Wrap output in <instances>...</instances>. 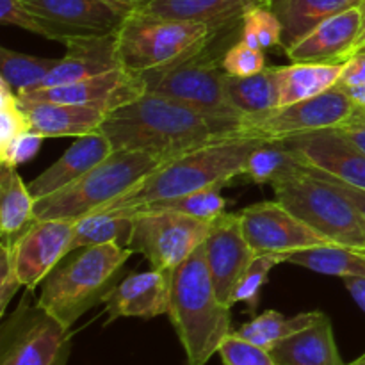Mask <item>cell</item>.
Masks as SVG:
<instances>
[{
	"mask_svg": "<svg viewBox=\"0 0 365 365\" xmlns=\"http://www.w3.org/2000/svg\"><path fill=\"white\" fill-rule=\"evenodd\" d=\"M342 280H344V285L349 294H351V298L355 299L356 305L365 314V277H348L342 278Z\"/></svg>",
	"mask_w": 365,
	"mask_h": 365,
	"instance_id": "45",
	"label": "cell"
},
{
	"mask_svg": "<svg viewBox=\"0 0 365 365\" xmlns=\"http://www.w3.org/2000/svg\"><path fill=\"white\" fill-rule=\"evenodd\" d=\"M269 353L277 365H346L327 314H321L310 327L282 339Z\"/></svg>",
	"mask_w": 365,
	"mask_h": 365,
	"instance_id": "24",
	"label": "cell"
},
{
	"mask_svg": "<svg viewBox=\"0 0 365 365\" xmlns=\"http://www.w3.org/2000/svg\"><path fill=\"white\" fill-rule=\"evenodd\" d=\"M227 96L232 107L241 116H253L280 107V86L277 66L264 68L248 77H234L227 73Z\"/></svg>",
	"mask_w": 365,
	"mask_h": 365,
	"instance_id": "28",
	"label": "cell"
},
{
	"mask_svg": "<svg viewBox=\"0 0 365 365\" xmlns=\"http://www.w3.org/2000/svg\"><path fill=\"white\" fill-rule=\"evenodd\" d=\"M356 109H359V113L362 114V116H365V109H362V107H356Z\"/></svg>",
	"mask_w": 365,
	"mask_h": 365,
	"instance_id": "50",
	"label": "cell"
},
{
	"mask_svg": "<svg viewBox=\"0 0 365 365\" xmlns=\"http://www.w3.org/2000/svg\"><path fill=\"white\" fill-rule=\"evenodd\" d=\"M57 63L59 59L29 56V53L14 52L2 46L0 48V78L7 82L16 95H21V93L38 89Z\"/></svg>",
	"mask_w": 365,
	"mask_h": 365,
	"instance_id": "33",
	"label": "cell"
},
{
	"mask_svg": "<svg viewBox=\"0 0 365 365\" xmlns=\"http://www.w3.org/2000/svg\"><path fill=\"white\" fill-rule=\"evenodd\" d=\"M38 16L45 38L68 43L71 39L102 38L118 32L125 11L106 0H24Z\"/></svg>",
	"mask_w": 365,
	"mask_h": 365,
	"instance_id": "12",
	"label": "cell"
},
{
	"mask_svg": "<svg viewBox=\"0 0 365 365\" xmlns=\"http://www.w3.org/2000/svg\"><path fill=\"white\" fill-rule=\"evenodd\" d=\"M360 29V6L328 18L312 32L287 46L292 63H344Z\"/></svg>",
	"mask_w": 365,
	"mask_h": 365,
	"instance_id": "19",
	"label": "cell"
},
{
	"mask_svg": "<svg viewBox=\"0 0 365 365\" xmlns=\"http://www.w3.org/2000/svg\"><path fill=\"white\" fill-rule=\"evenodd\" d=\"M223 185H214V187L203 189V191L191 192L185 196H177L170 200H159V202L145 203V205L134 207L128 210H116L114 214L121 216H130L135 212H146V210H170V212H182L187 216L200 217V220L212 221L225 212L227 202L221 196Z\"/></svg>",
	"mask_w": 365,
	"mask_h": 365,
	"instance_id": "34",
	"label": "cell"
},
{
	"mask_svg": "<svg viewBox=\"0 0 365 365\" xmlns=\"http://www.w3.org/2000/svg\"><path fill=\"white\" fill-rule=\"evenodd\" d=\"M166 163L145 152L114 150L103 163L68 187L36 202V220L77 221L134 189L146 175Z\"/></svg>",
	"mask_w": 365,
	"mask_h": 365,
	"instance_id": "6",
	"label": "cell"
},
{
	"mask_svg": "<svg viewBox=\"0 0 365 365\" xmlns=\"http://www.w3.org/2000/svg\"><path fill=\"white\" fill-rule=\"evenodd\" d=\"M278 264H282V260L277 255H255L235 289L234 303H246L250 312H255L260 302V291L266 285L271 269Z\"/></svg>",
	"mask_w": 365,
	"mask_h": 365,
	"instance_id": "36",
	"label": "cell"
},
{
	"mask_svg": "<svg viewBox=\"0 0 365 365\" xmlns=\"http://www.w3.org/2000/svg\"><path fill=\"white\" fill-rule=\"evenodd\" d=\"M134 217L128 246L141 253L152 269L175 271L205 241L212 221L170 210H146Z\"/></svg>",
	"mask_w": 365,
	"mask_h": 365,
	"instance_id": "10",
	"label": "cell"
},
{
	"mask_svg": "<svg viewBox=\"0 0 365 365\" xmlns=\"http://www.w3.org/2000/svg\"><path fill=\"white\" fill-rule=\"evenodd\" d=\"M305 170V164L282 141H266L246 160L242 175L253 184H277Z\"/></svg>",
	"mask_w": 365,
	"mask_h": 365,
	"instance_id": "31",
	"label": "cell"
},
{
	"mask_svg": "<svg viewBox=\"0 0 365 365\" xmlns=\"http://www.w3.org/2000/svg\"><path fill=\"white\" fill-rule=\"evenodd\" d=\"M29 292L0 328V365H66L70 328L36 303Z\"/></svg>",
	"mask_w": 365,
	"mask_h": 365,
	"instance_id": "9",
	"label": "cell"
},
{
	"mask_svg": "<svg viewBox=\"0 0 365 365\" xmlns=\"http://www.w3.org/2000/svg\"><path fill=\"white\" fill-rule=\"evenodd\" d=\"M344 63H292L277 66L280 107L323 95L341 81Z\"/></svg>",
	"mask_w": 365,
	"mask_h": 365,
	"instance_id": "27",
	"label": "cell"
},
{
	"mask_svg": "<svg viewBox=\"0 0 365 365\" xmlns=\"http://www.w3.org/2000/svg\"><path fill=\"white\" fill-rule=\"evenodd\" d=\"M214 34L209 25L138 11L128 14L118 29V61L123 70L134 75L164 70L202 52Z\"/></svg>",
	"mask_w": 365,
	"mask_h": 365,
	"instance_id": "5",
	"label": "cell"
},
{
	"mask_svg": "<svg viewBox=\"0 0 365 365\" xmlns=\"http://www.w3.org/2000/svg\"><path fill=\"white\" fill-rule=\"evenodd\" d=\"M282 262L307 267L328 277H365V252L339 245H321L285 253Z\"/></svg>",
	"mask_w": 365,
	"mask_h": 365,
	"instance_id": "29",
	"label": "cell"
},
{
	"mask_svg": "<svg viewBox=\"0 0 365 365\" xmlns=\"http://www.w3.org/2000/svg\"><path fill=\"white\" fill-rule=\"evenodd\" d=\"M36 200L16 168L0 164V245L11 246L32 223Z\"/></svg>",
	"mask_w": 365,
	"mask_h": 365,
	"instance_id": "26",
	"label": "cell"
},
{
	"mask_svg": "<svg viewBox=\"0 0 365 365\" xmlns=\"http://www.w3.org/2000/svg\"><path fill=\"white\" fill-rule=\"evenodd\" d=\"M242 21V20H241ZM241 32V24L217 31L209 45L196 56L164 68L143 73L146 93L178 100L189 107L216 116H241L227 96V71L221 66L228 39Z\"/></svg>",
	"mask_w": 365,
	"mask_h": 365,
	"instance_id": "7",
	"label": "cell"
},
{
	"mask_svg": "<svg viewBox=\"0 0 365 365\" xmlns=\"http://www.w3.org/2000/svg\"><path fill=\"white\" fill-rule=\"evenodd\" d=\"M27 130H31V125L20 96L0 78V148Z\"/></svg>",
	"mask_w": 365,
	"mask_h": 365,
	"instance_id": "37",
	"label": "cell"
},
{
	"mask_svg": "<svg viewBox=\"0 0 365 365\" xmlns=\"http://www.w3.org/2000/svg\"><path fill=\"white\" fill-rule=\"evenodd\" d=\"M305 166L324 171L353 187L365 191V152L349 141L339 128L309 132L282 139Z\"/></svg>",
	"mask_w": 365,
	"mask_h": 365,
	"instance_id": "17",
	"label": "cell"
},
{
	"mask_svg": "<svg viewBox=\"0 0 365 365\" xmlns=\"http://www.w3.org/2000/svg\"><path fill=\"white\" fill-rule=\"evenodd\" d=\"M364 50H365V48H364Z\"/></svg>",
	"mask_w": 365,
	"mask_h": 365,
	"instance_id": "51",
	"label": "cell"
},
{
	"mask_svg": "<svg viewBox=\"0 0 365 365\" xmlns=\"http://www.w3.org/2000/svg\"><path fill=\"white\" fill-rule=\"evenodd\" d=\"M264 143L266 139L239 134L166 160L146 175L134 189L96 212L128 210L145 203L191 195L214 185H227L242 175L246 160Z\"/></svg>",
	"mask_w": 365,
	"mask_h": 365,
	"instance_id": "2",
	"label": "cell"
},
{
	"mask_svg": "<svg viewBox=\"0 0 365 365\" xmlns=\"http://www.w3.org/2000/svg\"><path fill=\"white\" fill-rule=\"evenodd\" d=\"M239 214L242 220V234L255 255H277L282 260L285 253L296 250L334 245L305 221L296 217L278 200L255 203Z\"/></svg>",
	"mask_w": 365,
	"mask_h": 365,
	"instance_id": "13",
	"label": "cell"
},
{
	"mask_svg": "<svg viewBox=\"0 0 365 365\" xmlns=\"http://www.w3.org/2000/svg\"><path fill=\"white\" fill-rule=\"evenodd\" d=\"M221 66L228 75L234 77H248L255 75L266 68V59H264V50L255 48L246 41L239 39L234 45L228 46L221 59Z\"/></svg>",
	"mask_w": 365,
	"mask_h": 365,
	"instance_id": "38",
	"label": "cell"
},
{
	"mask_svg": "<svg viewBox=\"0 0 365 365\" xmlns=\"http://www.w3.org/2000/svg\"><path fill=\"white\" fill-rule=\"evenodd\" d=\"M241 39L255 48H273L284 46V32L277 14L262 4L255 6L242 16Z\"/></svg>",
	"mask_w": 365,
	"mask_h": 365,
	"instance_id": "35",
	"label": "cell"
},
{
	"mask_svg": "<svg viewBox=\"0 0 365 365\" xmlns=\"http://www.w3.org/2000/svg\"><path fill=\"white\" fill-rule=\"evenodd\" d=\"M362 2L364 0H266V6L280 20L284 48H287L305 38L324 20Z\"/></svg>",
	"mask_w": 365,
	"mask_h": 365,
	"instance_id": "25",
	"label": "cell"
},
{
	"mask_svg": "<svg viewBox=\"0 0 365 365\" xmlns=\"http://www.w3.org/2000/svg\"><path fill=\"white\" fill-rule=\"evenodd\" d=\"M217 355L223 365H277L267 349L245 341L234 331L225 339Z\"/></svg>",
	"mask_w": 365,
	"mask_h": 365,
	"instance_id": "39",
	"label": "cell"
},
{
	"mask_svg": "<svg viewBox=\"0 0 365 365\" xmlns=\"http://www.w3.org/2000/svg\"><path fill=\"white\" fill-rule=\"evenodd\" d=\"M132 253L130 246L116 242L77 250L43 280L36 303L71 330L88 310L103 303Z\"/></svg>",
	"mask_w": 365,
	"mask_h": 365,
	"instance_id": "4",
	"label": "cell"
},
{
	"mask_svg": "<svg viewBox=\"0 0 365 365\" xmlns=\"http://www.w3.org/2000/svg\"><path fill=\"white\" fill-rule=\"evenodd\" d=\"M0 20H2L4 25L20 27L24 31L45 38V31H43L38 16L29 9L24 0H0Z\"/></svg>",
	"mask_w": 365,
	"mask_h": 365,
	"instance_id": "41",
	"label": "cell"
},
{
	"mask_svg": "<svg viewBox=\"0 0 365 365\" xmlns=\"http://www.w3.org/2000/svg\"><path fill=\"white\" fill-rule=\"evenodd\" d=\"M274 196L327 241L365 252V220L335 185L305 166L273 184Z\"/></svg>",
	"mask_w": 365,
	"mask_h": 365,
	"instance_id": "8",
	"label": "cell"
},
{
	"mask_svg": "<svg viewBox=\"0 0 365 365\" xmlns=\"http://www.w3.org/2000/svg\"><path fill=\"white\" fill-rule=\"evenodd\" d=\"M21 100L31 130L50 138H82L98 132L107 114L88 106Z\"/></svg>",
	"mask_w": 365,
	"mask_h": 365,
	"instance_id": "22",
	"label": "cell"
},
{
	"mask_svg": "<svg viewBox=\"0 0 365 365\" xmlns=\"http://www.w3.org/2000/svg\"><path fill=\"white\" fill-rule=\"evenodd\" d=\"M364 48H365V0L360 4V29H359V36H356L355 43H353L351 52H349V57L355 56V53H359V52H362Z\"/></svg>",
	"mask_w": 365,
	"mask_h": 365,
	"instance_id": "47",
	"label": "cell"
},
{
	"mask_svg": "<svg viewBox=\"0 0 365 365\" xmlns=\"http://www.w3.org/2000/svg\"><path fill=\"white\" fill-rule=\"evenodd\" d=\"M145 93L146 86L141 75L128 73L123 68H116V70L106 71L95 77L71 82V84L32 89L18 96L24 100H38V102L88 106L109 114L141 98Z\"/></svg>",
	"mask_w": 365,
	"mask_h": 365,
	"instance_id": "16",
	"label": "cell"
},
{
	"mask_svg": "<svg viewBox=\"0 0 365 365\" xmlns=\"http://www.w3.org/2000/svg\"><path fill=\"white\" fill-rule=\"evenodd\" d=\"M64 45L66 56L59 59L38 89L71 84L121 68L116 53V32L102 38L71 39Z\"/></svg>",
	"mask_w": 365,
	"mask_h": 365,
	"instance_id": "21",
	"label": "cell"
},
{
	"mask_svg": "<svg viewBox=\"0 0 365 365\" xmlns=\"http://www.w3.org/2000/svg\"><path fill=\"white\" fill-rule=\"evenodd\" d=\"M20 287H24V285L18 278L11 248L6 245H0V316L6 314L11 299L14 298Z\"/></svg>",
	"mask_w": 365,
	"mask_h": 365,
	"instance_id": "42",
	"label": "cell"
},
{
	"mask_svg": "<svg viewBox=\"0 0 365 365\" xmlns=\"http://www.w3.org/2000/svg\"><path fill=\"white\" fill-rule=\"evenodd\" d=\"M339 84L346 86V88H355V86L365 84V50L344 61V68H342Z\"/></svg>",
	"mask_w": 365,
	"mask_h": 365,
	"instance_id": "43",
	"label": "cell"
},
{
	"mask_svg": "<svg viewBox=\"0 0 365 365\" xmlns=\"http://www.w3.org/2000/svg\"><path fill=\"white\" fill-rule=\"evenodd\" d=\"M230 307L217 299L203 245L173 271L170 316L187 365H207L232 334Z\"/></svg>",
	"mask_w": 365,
	"mask_h": 365,
	"instance_id": "3",
	"label": "cell"
},
{
	"mask_svg": "<svg viewBox=\"0 0 365 365\" xmlns=\"http://www.w3.org/2000/svg\"><path fill=\"white\" fill-rule=\"evenodd\" d=\"M173 271L152 269L134 273L114 285L103 298L107 324L120 317H152L163 316L170 310Z\"/></svg>",
	"mask_w": 365,
	"mask_h": 365,
	"instance_id": "18",
	"label": "cell"
},
{
	"mask_svg": "<svg viewBox=\"0 0 365 365\" xmlns=\"http://www.w3.org/2000/svg\"><path fill=\"white\" fill-rule=\"evenodd\" d=\"M106 2L113 4L114 7H118V9L125 11L127 14H130V13H138V11L146 9L152 0H106Z\"/></svg>",
	"mask_w": 365,
	"mask_h": 365,
	"instance_id": "46",
	"label": "cell"
},
{
	"mask_svg": "<svg viewBox=\"0 0 365 365\" xmlns=\"http://www.w3.org/2000/svg\"><path fill=\"white\" fill-rule=\"evenodd\" d=\"M349 96H351L353 102L356 103V107H362L365 109V84L355 86V88H348Z\"/></svg>",
	"mask_w": 365,
	"mask_h": 365,
	"instance_id": "48",
	"label": "cell"
},
{
	"mask_svg": "<svg viewBox=\"0 0 365 365\" xmlns=\"http://www.w3.org/2000/svg\"><path fill=\"white\" fill-rule=\"evenodd\" d=\"M266 0H152L143 13L209 25L214 32L241 24L252 7Z\"/></svg>",
	"mask_w": 365,
	"mask_h": 365,
	"instance_id": "23",
	"label": "cell"
},
{
	"mask_svg": "<svg viewBox=\"0 0 365 365\" xmlns=\"http://www.w3.org/2000/svg\"><path fill=\"white\" fill-rule=\"evenodd\" d=\"M113 152V145L103 132L98 130L77 138L73 145L48 170L43 171L29 184V189L36 202L46 198L84 177L88 171L103 163Z\"/></svg>",
	"mask_w": 365,
	"mask_h": 365,
	"instance_id": "20",
	"label": "cell"
},
{
	"mask_svg": "<svg viewBox=\"0 0 365 365\" xmlns=\"http://www.w3.org/2000/svg\"><path fill=\"white\" fill-rule=\"evenodd\" d=\"M339 130L365 152V116L359 113V109L342 127H339Z\"/></svg>",
	"mask_w": 365,
	"mask_h": 365,
	"instance_id": "44",
	"label": "cell"
},
{
	"mask_svg": "<svg viewBox=\"0 0 365 365\" xmlns=\"http://www.w3.org/2000/svg\"><path fill=\"white\" fill-rule=\"evenodd\" d=\"M245 116H216L168 96L145 93L106 116L100 132L113 150L145 152L164 160L245 134Z\"/></svg>",
	"mask_w": 365,
	"mask_h": 365,
	"instance_id": "1",
	"label": "cell"
},
{
	"mask_svg": "<svg viewBox=\"0 0 365 365\" xmlns=\"http://www.w3.org/2000/svg\"><path fill=\"white\" fill-rule=\"evenodd\" d=\"M43 141H45V138L32 130L16 135L9 145L0 148V164L18 168L20 164L29 163V160H32L38 155Z\"/></svg>",
	"mask_w": 365,
	"mask_h": 365,
	"instance_id": "40",
	"label": "cell"
},
{
	"mask_svg": "<svg viewBox=\"0 0 365 365\" xmlns=\"http://www.w3.org/2000/svg\"><path fill=\"white\" fill-rule=\"evenodd\" d=\"M73 232L75 221L36 220L9 246L18 278L27 291H34L70 255Z\"/></svg>",
	"mask_w": 365,
	"mask_h": 365,
	"instance_id": "15",
	"label": "cell"
},
{
	"mask_svg": "<svg viewBox=\"0 0 365 365\" xmlns=\"http://www.w3.org/2000/svg\"><path fill=\"white\" fill-rule=\"evenodd\" d=\"M346 365H365V353L364 355H360L356 360H353L351 364H346Z\"/></svg>",
	"mask_w": 365,
	"mask_h": 365,
	"instance_id": "49",
	"label": "cell"
},
{
	"mask_svg": "<svg viewBox=\"0 0 365 365\" xmlns=\"http://www.w3.org/2000/svg\"><path fill=\"white\" fill-rule=\"evenodd\" d=\"M321 314L323 312H319V310H312V312H303L298 316L287 317L277 310H266L264 314L255 316L252 321L242 324L234 334L245 341L252 342V344L259 346V348L271 351L282 339L316 323Z\"/></svg>",
	"mask_w": 365,
	"mask_h": 365,
	"instance_id": "30",
	"label": "cell"
},
{
	"mask_svg": "<svg viewBox=\"0 0 365 365\" xmlns=\"http://www.w3.org/2000/svg\"><path fill=\"white\" fill-rule=\"evenodd\" d=\"M356 103L349 96L348 88L342 84L334 86L323 95L277 107L262 114L245 116L242 128L245 134L266 141H282L309 132L339 128L355 114Z\"/></svg>",
	"mask_w": 365,
	"mask_h": 365,
	"instance_id": "11",
	"label": "cell"
},
{
	"mask_svg": "<svg viewBox=\"0 0 365 365\" xmlns=\"http://www.w3.org/2000/svg\"><path fill=\"white\" fill-rule=\"evenodd\" d=\"M134 217L121 216L114 212H95L75 221L73 241H71V253L91 246L110 245L116 242L128 246Z\"/></svg>",
	"mask_w": 365,
	"mask_h": 365,
	"instance_id": "32",
	"label": "cell"
},
{
	"mask_svg": "<svg viewBox=\"0 0 365 365\" xmlns=\"http://www.w3.org/2000/svg\"><path fill=\"white\" fill-rule=\"evenodd\" d=\"M203 252L217 299L232 309L235 289L255 259V252L242 234L241 214L223 212L212 220Z\"/></svg>",
	"mask_w": 365,
	"mask_h": 365,
	"instance_id": "14",
	"label": "cell"
}]
</instances>
